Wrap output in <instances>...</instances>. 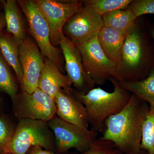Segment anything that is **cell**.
Instances as JSON below:
<instances>
[{
  "label": "cell",
  "mask_w": 154,
  "mask_h": 154,
  "mask_svg": "<svg viewBox=\"0 0 154 154\" xmlns=\"http://www.w3.org/2000/svg\"><path fill=\"white\" fill-rule=\"evenodd\" d=\"M154 66L152 48L135 23L128 32L122 48L118 82L140 81Z\"/></svg>",
  "instance_id": "obj_2"
},
{
  "label": "cell",
  "mask_w": 154,
  "mask_h": 154,
  "mask_svg": "<svg viewBox=\"0 0 154 154\" xmlns=\"http://www.w3.org/2000/svg\"><path fill=\"white\" fill-rule=\"evenodd\" d=\"M1 7H2V2H1V1H0V8Z\"/></svg>",
  "instance_id": "obj_32"
},
{
  "label": "cell",
  "mask_w": 154,
  "mask_h": 154,
  "mask_svg": "<svg viewBox=\"0 0 154 154\" xmlns=\"http://www.w3.org/2000/svg\"><path fill=\"white\" fill-rule=\"evenodd\" d=\"M4 10L7 32L22 42L26 38V30L21 9L17 1H1Z\"/></svg>",
  "instance_id": "obj_16"
},
{
  "label": "cell",
  "mask_w": 154,
  "mask_h": 154,
  "mask_svg": "<svg viewBox=\"0 0 154 154\" xmlns=\"http://www.w3.org/2000/svg\"><path fill=\"white\" fill-rule=\"evenodd\" d=\"M16 128L10 119L0 113V151H3L11 143Z\"/></svg>",
  "instance_id": "obj_24"
},
{
  "label": "cell",
  "mask_w": 154,
  "mask_h": 154,
  "mask_svg": "<svg viewBox=\"0 0 154 154\" xmlns=\"http://www.w3.org/2000/svg\"><path fill=\"white\" fill-rule=\"evenodd\" d=\"M102 18L104 27L126 32L134 26L136 20L129 8L108 12Z\"/></svg>",
  "instance_id": "obj_19"
},
{
  "label": "cell",
  "mask_w": 154,
  "mask_h": 154,
  "mask_svg": "<svg viewBox=\"0 0 154 154\" xmlns=\"http://www.w3.org/2000/svg\"><path fill=\"white\" fill-rule=\"evenodd\" d=\"M2 99L0 98V113H1V110H2Z\"/></svg>",
  "instance_id": "obj_30"
},
{
  "label": "cell",
  "mask_w": 154,
  "mask_h": 154,
  "mask_svg": "<svg viewBox=\"0 0 154 154\" xmlns=\"http://www.w3.org/2000/svg\"><path fill=\"white\" fill-rule=\"evenodd\" d=\"M14 115L19 119L49 121L56 116L54 99L40 89L32 94L18 92L12 100Z\"/></svg>",
  "instance_id": "obj_7"
},
{
  "label": "cell",
  "mask_w": 154,
  "mask_h": 154,
  "mask_svg": "<svg viewBox=\"0 0 154 154\" xmlns=\"http://www.w3.org/2000/svg\"><path fill=\"white\" fill-rule=\"evenodd\" d=\"M133 0H86L83 5L103 16L108 12L128 8Z\"/></svg>",
  "instance_id": "obj_20"
},
{
  "label": "cell",
  "mask_w": 154,
  "mask_h": 154,
  "mask_svg": "<svg viewBox=\"0 0 154 154\" xmlns=\"http://www.w3.org/2000/svg\"><path fill=\"white\" fill-rule=\"evenodd\" d=\"M128 32L104 26L98 34V40L102 49L107 57L116 64L118 71L122 48Z\"/></svg>",
  "instance_id": "obj_15"
},
{
  "label": "cell",
  "mask_w": 154,
  "mask_h": 154,
  "mask_svg": "<svg viewBox=\"0 0 154 154\" xmlns=\"http://www.w3.org/2000/svg\"><path fill=\"white\" fill-rule=\"evenodd\" d=\"M34 146L54 152V135L46 122L23 119H19L12 140L3 151L11 154H26Z\"/></svg>",
  "instance_id": "obj_4"
},
{
  "label": "cell",
  "mask_w": 154,
  "mask_h": 154,
  "mask_svg": "<svg viewBox=\"0 0 154 154\" xmlns=\"http://www.w3.org/2000/svg\"><path fill=\"white\" fill-rule=\"evenodd\" d=\"M0 154H11L9 153L5 152L4 151H0Z\"/></svg>",
  "instance_id": "obj_31"
},
{
  "label": "cell",
  "mask_w": 154,
  "mask_h": 154,
  "mask_svg": "<svg viewBox=\"0 0 154 154\" xmlns=\"http://www.w3.org/2000/svg\"><path fill=\"white\" fill-rule=\"evenodd\" d=\"M138 154H149L147 152H146L145 151L141 149L140 152L138 153Z\"/></svg>",
  "instance_id": "obj_29"
},
{
  "label": "cell",
  "mask_w": 154,
  "mask_h": 154,
  "mask_svg": "<svg viewBox=\"0 0 154 154\" xmlns=\"http://www.w3.org/2000/svg\"><path fill=\"white\" fill-rule=\"evenodd\" d=\"M83 66L96 85H103L107 80H119L118 67L102 49L98 34L76 45Z\"/></svg>",
  "instance_id": "obj_6"
},
{
  "label": "cell",
  "mask_w": 154,
  "mask_h": 154,
  "mask_svg": "<svg viewBox=\"0 0 154 154\" xmlns=\"http://www.w3.org/2000/svg\"><path fill=\"white\" fill-rule=\"evenodd\" d=\"M54 99L57 116L68 123L89 129L85 107L75 96L71 88L61 89Z\"/></svg>",
  "instance_id": "obj_13"
},
{
  "label": "cell",
  "mask_w": 154,
  "mask_h": 154,
  "mask_svg": "<svg viewBox=\"0 0 154 154\" xmlns=\"http://www.w3.org/2000/svg\"><path fill=\"white\" fill-rule=\"evenodd\" d=\"M118 82L122 88L131 94L149 105L154 104V66L143 79L133 82Z\"/></svg>",
  "instance_id": "obj_18"
},
{
  "label": "cell",
  "mask_w": 154,
  "mask_h": 154,
  "mask_svg": "<svg viewBox=\"0 0 154 154\" xmlns=\"http://www.w3.org/2000/svg\"><path fill=\"white\" fill-rule=\"evenodd\" d=\"M110 81L113 85L112 92L99 87L83 95L73 89L75 96L85 107L91 129L98 133L102 132L105 120L123 109L132 95L116 80Z\"/></svg>",
  "instance_id": "obj_3"
},
{
  "label": "cell",
  "mask_w": 154,
  "mask_h": 154,
  "mask_svg": "<svg viewBox=\"0 0 154 154\" xmlns=\"http://www.w3.org/2000/svg\"><path fill=\"white\" fill-rule=\"evenodd\" d=\"M34 1L49 25L51 44L54 46L59 45L65 25L82 8V1Z\"/></svg>",
  "instance_id": "obj_9"
},
{
  "label": "cell",
  "mask_w": 154,
  "mask_h": 154,
  "mask_svg": "<svg viewBox=\"0 0 154 154\" xmlns=\"http://www.w3.org/2000/svg\"><path fill=\"white\" fill-rule=\"evenodd\" d=\"M59 45L64 58L67 76L74 86L75 91L83 95L87 94L96 85L84 69L79 50L64 34Z\"/></svg>",
  "instance_id": "obj_11"
},
{
  "label": "cell",
  "mask_w": 154,
  "mask_h": 154,
  "mask_svg": "<svg viewBox=\"0 0 154 154\" xmlns=\"http://www.w3.org/2000/svg\"><path fill=\"white\" fill-rule=\"evenodd\" d=\"M47 123L54 135L56 151L59 154L72 149L83 152L98 138V132L68 123L57 116Z\"/></svg>",
  "instance_id": "obj_8"
},
{
  "label": "cell",
  "mask_w": 154,
  "mask_h": 154,
  "mask_svg": "<svg viewBox=\"0 0 154 154\" xmlns=\"http://www.w3.org/2000/svg\"><path fill=\"white\" fill-rule=\"evenodd\" d=\"M128 8L137 19L145 14H154V0H134Z\"/></svg>",
  "instance_id": "obj_25"
},
{
  "label": "cell",
  "mask_w": 154,
  "mask_h": 154,
  "mask_svg": "<svg viewBox=\"0 0 154 154\" xmlns=\"http://www.w3.org/2000/svg\"><path fill=\"white\" fill-rule=\"evenodd\" d=\"M43 67L38 80V88L54 98L61 89L71 88L70 80L53 62L44 58Z\"/></svg>",
  "instance_id": "obj_14"
},
{
  "label": "cell",
  "mask_w": 154,
  "mask_h": 154,
  "mask_svg": "<svg viewBox=\"0 0 154 154\" xmlns=\"http://www.w3.org/2000/svg\"><path fill=\"white\" fill-rule=\"evenodd\" d=\"M19 42L8 32H3L0 35V51L3 57L16 73L20 85L23 81V71L19 60Z\"/></svg>",
  "instance_id": "obj_17"
},
{
  "label": "cell",
  "mask_w": 154,
  "mask_h": 154,
  "mask_svg": "<svg viewBox=\"0 0 154 154\" xmlns=\"http://www.w3.org/2000/svg\"><path fill=\"white\" fill-rule=\"evenodd\" d=\"M17 1L28 21L29 33L38 45L43 57L53 62L62 72H64L65 66L61 51L51 44L49 25L35 1Z\"/></svg>",
  "instance_id": "obj_5"
},
{
  "label": "cell",
  "mask_w": 154,
  "mask_h": 154,
  "mask_svg": "<svg viewBox=\"0 0 154 154\" xmlns=\"http://www.w3.org/2000/svg\"><path fill=\"white\" fill-rule=\"evenodd\" d=\"M75 154H125L112 142L100 137L96 138L85 151Z\"/></svg>",
  "instance_id": "obj_23"
},
{
  "label": "cell",
  "mask_w": 154,
  "mask_h": 154,
  "mask_svg": "<svg viewBox=\"0 0 154 154\" xmlns=\"http://www.w3.org/2000/svg\"><path fill=\"white\" fill-rule=\"evenodd\" d=\"M6 27L5 19L4 13L0 12V35L3 31V29Z\"/></svg>",
  "instance_id": "obj_27"
},
{
  "label": "cell",
  "mask_w": 154,
  "mask_h": 154,
  "mask_svg": "<svg viewBox=\"0 0 154 154\" xmlns=\"http://www.w3.org/2000/svg\"><path fill=\"white\" fill-rule=\"evenodd\" d=\"M140 149L149 154H154V104L149 105L143 121Z\"/></svg>",
  "instance_id": "obj_22"
},
{
  "label": "cell",
  "mask_w": 154,
  "mask_h": 154,
  "mask_svg": "<svg viewBox=\"0 0 154 154\" xmlns=\"http://www.w3.org/2000/svg\"><path fill=\"white\" fill-rule=\"evenodd\" d=\"M19 60L23 71L22 91L32 94L38 89V80L44 59L34 39L27 36L20 43Z\"/></svg>",
  "instance_id": "obj_10"
},
{
  "label": "cell",
  "mask_w": 154,
  "mask_h": 154,
  "mask_svg": "<svg viewBox=\"0 0 154 154\" xmlns=\"http://www.w3.org/2000/svg\"><path fill=\"white\" fill-rule=\"evenodd\" d=\"M26 154H55L54 152L47 150L39 146H34L30 148Z\"/></svg>",
  "instance_id": "obj_26"
},
{
  "label": "cell",
  "mask_w": 154,
  "mask_h": 154,
  "mask_svg": "<svg viewBox=\"0 0 154 154\" xmlns=\"http://www.w3.org/2000/svg\"><path fill=\"white\" fill-rule=\"evenodd\" d=\"M10 66L0 51V91L8 94L12 100L18 94V87Z\"/></svg>",
  "instance_id": "obj_21"
},
{
  "label": "cell",
  "mask_w": 154,
  "mask_h": 154,
  "mask_svg": "<svg viewBox=\"0 0 154 154\" xmlns=\"http://www.w3.org/2000/svg\"><path fill=\"white\" fill-rule=\"evenodd\" d=\"M149 108L147 102L132 94L123 109L105 120L101 137L112 142L125 154H138Z\"/></svg>",
  "instance_id": "obj_1"
},
{
  "label": "cell",
  "mask_w": 154,
  "mask_h": 154,
  "mask_svg": "<svg viewBox=\"0 0 154 154\" xmlns=\"http://www.w3.org/2000/svg\"><path fill=\"white\" fill-rule=\"evenodd\" d=\"M151 34L152 38L153 39L154 42V28H153L152 29H151Z\"/></svg>",
  "instance_id": "obj_28"
},
{
  "label": "cell",
  "mask_w": 154,
  "mask_h": 154,
  "mask_svg": "<svg viewBox=\"0 0 154 154\" xmlns=\"http://www.w3.org/2000/svg\"><path fill=\"white\" fill-rule=\"evenodd\" d=\"M103 27L102 16L83 5L66 22L63 32L65 36L76 45L98 34Z\"/></svg>",
  "instance_id": "obj_12"
}]
</instances>
